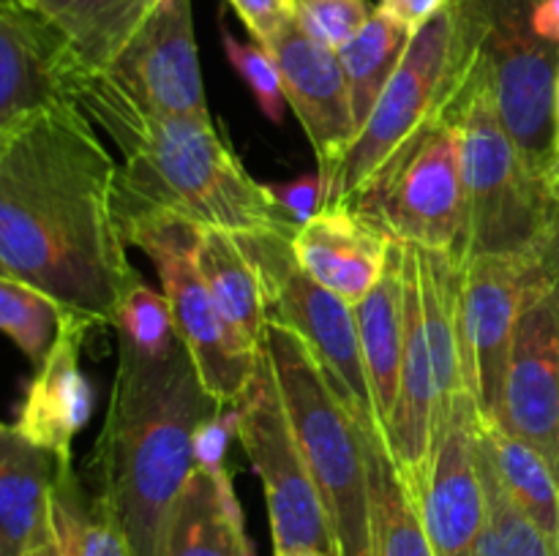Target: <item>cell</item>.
Wrapping results in <instances>:
<instances>
[{"mask_svg":"<svg viewBox=\"0 0 559 556\" xmlns=\"http://www.w3.org/2000/svg\"><path fill=\"white\" fill-rule=\"evenodd\" d=\"M74 101L118 145V205L158 207L202 227L257 232L295 227L271 189L246 172L211 114H158L140 107L104 71H80Z\"/></svg>","mask_w":559,"mask_h":556,"instance_id":"3957f363","label":"cell"},{"mask_svg":"<svg viewBox=\"0 0 559 556\" xmlns=\"http://www.w3.org/2000/svg\"><path fill=\"white\" fill-rule=\"evenodd\" d=\"M49 556H134L109 501L60 463L52 485V548Z\"/></svg>","mask_w":559,"mask_h":556,"instance_id":"83f0119b","label":"cell"},{"mask_svg":"<svg viewBox=\"0 0 559 556\" xmlns=\"http://www.w3.org/2000/svg\"><path fill=\"white\" fill-rule=\"evenodd\" d=\"M533 256L546 267V270L555 273L559 278V207L557 205H555V218H551L549 223V232H546V238L540 240L538 251H535Z\"/></svg>","mask_w":559,"mask_h":556,"instance_id":"60d3db41","label":"cell"},{"mask_svg":"<svg viewBox=\"0 0 559 556\" xmlns=\"http://www.w3.org/2000/svg\"><path fill=\"white\" fill-rule=\"evenodd\" d=\"M360 358L371 387L377 423L385 428L399 390L404 349V243L393 240L380 281L353 305Z\"/></svg>","mask_w":559,"mask_h":556,"instance_id":"cb8c5ba5","label":"cell"},{"mask_svg":"<svg viewBox=\"0 0 559 556\" xmlns=\"http://www.w3.org/2000/svg\"><path fill=\"white\" fill-rule=\"evenodd\" d=\"M369 458L371 556H437L420 518L418 496L399 472L382 425L358 420Z\"/></svg>","mask_w":559,"mask_h":556,"instance_id":"d4e9b609","label":"cell"},{"mask_svg":"<svg viewBox=\"0 0 559 556\" xmlns=\"http://www.w3.org/2000/svg\"><path fill=\"white\" fill-rule=\"evenodd\" d=\"M374 9L369 0H295V20L311 38L338 52L358 36Z\"/></svg>","mask_w":559,"mask_h":556,"instance_id":"e575fe53","label":"cell"},{"mask_svg":"<svg viewBox=\"0 0 559 556\" xmlns=\"http://www.w3.org/2000/svg\"><path fill=\"white\" fill-rule=\"evenodd\" d=\"M197 270L207 292L222 309L224 319L235 327L249 347L265 349L267 305L262 281L246 251L240 249L235 232L216 227H202L194 249Z\"/></svg>","mask_w":559,"mask_h":556,"instance_id":"4316f807","label":"cell"},{"mask_svg":"<svg viewBox=\"0 0 559 556\" xmlns=\"http://www.w3.org/2000/svg\"><path fill=\"white\" fill-rule=\"evenodd\" d=\"M546 458L559 480V278L530 259L497 420Z\"/></svg>","mask_w":559,"mask_h":556,"instance_id":"7c38bea8","label":"cell"},{"mask_svg":"<svg viewBox=\"0 0 559 556\" xmlns=\"http://www.w3.org/2000/svg\"><path fill=\"white\" fill-rule=\"evenodd\" d=\"M495 109L530 172L549 185L557 161L559 47L533 31L535 0H456Z\"/></svg>","mask_w":559,"mask_h":556,"instance_id":"ba28073f","label":"cell"},{"mask_svg":"<svg viewBox=\"0 0 559 556\" xmlns=\"http://www.w3.org/2000/svg\"><path fill=\"white\" fill-rule=\"evenodd\" d=\"M467 47V74L459 87L464 178L462 262L475 256L533 259L555 218V202L549 185L530 172L502 125L469 36Z\"/></svg>","mask_w":559,"mask_h":556,"instance_id":"5b68a950","label":"cell"},{"mask_svg":"<svg viewBox=\"0 0 559 556\" xmlns=\"http://www.w3.org/2000/svg\"><path fill=\"white\" fill-rule=\"evenodd\" d=\"M437 418V382L431 365L429 338L420 305L418 270L409 245H404V349L399 390L388 418L385 434L388 450L396 461L399 472L409 488H418L431 461Z\"/></svg>","mask_w":559,"mask_h":556,"instance_id":"d6986e66","label":"cell"},{"mask_svg":"<svg viewBox=\"0 0 559 556\" xmlns=\"http://www.w3.org/2000/svg\"><path fill=\"white\" fill-rule=\"evenodd\" d=\"M112 330L118 333V343L151 358L169 352L180 341L164 292L151 289L142 278L120 303Z\"/></svg>","mask_w":559,"mask_h":556,"instance_id":"d6a6232c","label":"cell"},{"mask_svg":"<svg viewBox=\"0 0 559 556\" xmlns=\"http://www.w3.org/2000/svg\"><path fill=\"white\" fill-rule=\"evenodd\" d=\"M527 265L530 259L511 256H475L462 262L459 325L464 385L484 423H495L500 412Z\"/></svg>","mask_w":559,"mask_h":556,"instance_id":"4fadbf2b","label":"cell"},{"mask_svg":"<svg viewBox=\"0 0 559 556\" xmlns=\"http://www.w3.org/2000/svg\"><path fill=\"white\" fill-rule=\"evenodd\" d=\"M222 44L224 52H227L229 65L243 76L249 90L254 93L260 112L265 114L273 125H282L284 109H287V96H284L282 74H278V65L276 60H273V55L257 41H238L224 22Z\"/></svg>","mask_w":559,"mask_h":556,"instance_id":"836d02e7","label":"cell"},{"mask_svg":"<svg viewBox=\"0 0 559 556\" xmlns=\"http://www.w3.org/2000/svg\"><path fill=\"white\" fill-rule=\"evenodd\" d=\"M0 556H5V548H3V540H0Z\"/></svg>","mask_w":559,"mask_h":556,"instance_id":"ee69618b","label":"cell"},{"mask_svg":"<svg viewBox=\"0 0 559 556\" xmlns=\"http://www.w3.org/2000/svg\"><path fill=\"white\" fill-rule=\"evenodd\" d=\"M240 423V403L238 407H222L216 414L202 420V425L194 434V467L205 472H229L227 469V450L229 439L238 436Z\"/></svg>","mask_w":559,"mask_h":556,"instance_id":"d590c367","label":"cell"},{"mask_svg":"<svg viewBox=\"0 0 559 556\" xmlns=\"http://www.w3.org/2000/svg\"><path fill=\"white\" fill-rule=\"evenodd\" d=\"M265 354L300 456L325 505L336 556H371L369 458L358 420L293 330L267 322Z\"/></svg>","mask_w":559,"mask_h":556,"instance_id":"277c9868","label":"cell"},{"mask_svg":"<svg viewBox=\"0 0 559 556\" xmlns=\"http://www.w3.org/2000/svg\"><path fill=\"white\" fill-rule=\"evenodd\" d=\"M448 3H451V0H380L377 9H380L382 14L391 16V20L402 22L407 31L415 33L418 27H424L431 16L440 14Z\"/></svg>","mask_w":559,"mask_h":556,"instance_id":"f35d334b","label":"cell"},{"mask_svg":"<svg viewBox=\"0 0 559 556\" xmlns=\"http://www.w3.org/2000/svg\"><path fill=\"white\" fill-rule=\"evenodd\" d=\"M262 47L276 60L287 107L304 125L322 180H328L358 134L338 52L311 38L298 20L284 25Z\"/></svg>","mask_w":559,"mask_h":556,"instance_id":"2e32d148","label":"cell"},{"mask_svg":"<svg viewBox=\"0 0 559 556\" xmlns=\"http://www.w3.org/2000/svg\"><path fill=\"white\" fill-rule=\"evenodd\" d=\"M267 189H271V196L282 216L293 221L295 227H304L306 221H311L322 210V200H325V180L320 172L300 174L289 183H273Z\"/></svg>","mask_w":559,"mask_h":556,"instance_id":"8d00e7d4","label":"cell"},{"mask_svg":"<svg viewBox=\"0 0 559 556\" xmlns=\"http://www.w3.org/2000/svg\"><path fill=\"white\" fill-rule=\"evenodd\" d=\"M469 47L456 0L413 33L396 71L325 180L322 207L353 205L382 164L459 96Z\"/></svg>","mask_w":559,"mask_h":556,"instance_id":"8992f818","label":"cell"},{"mask_svg":"<svg viewBox=\"0 0 559 556\" xmlns=\"http://www.w3.org/2000/svg\"><path fill=\"white\" fill-rule=\"evenodd\" d=\"M55 27L25 0H0V125L74 98L80 74Z\"/></svg>","mask_w":559,"mask_h":556,"instance_id":"ac0fdd59","label":"cell"},{"mask_svg":"<svg viewBox=\"0 0 559 556\" xmlns=\"http://www.w3.org/2000/svg\"><path fill=\"white\" fill-rule=\"evenodd\" d=\"M549 194H551V202L559 207V169L549 178Z\"/></svg>","mask_w":559,"mask_h":556,"instance_id":"7bdbcfd3","label":"cell"},{"mask_svg":"<svg viewBox=\"0 0 559 556\" xmlns=\"http://www.w3.org/2000/svg\"><path fill=\"white\" fill-rule=\"evenodd\" d=\"M58 458L0 423V540L5 556H49Z\"/></svg>","mask_w":559,"mask_h":556,"instance_id":"44dd1931","label":"cell"},{"mask_svg":"<svg viewBox=\"0 0 559 556\" xmlns=\"http://www.w3.org/2000/svg\"><path fill=\"white\" fill-rule=\"evenodd\" d=\"M118 218L126 243L145 251L156 265L175 333L189 349L205 390L222 407H238L265 349L249 347L207 292L194 262L202 223L142 205H118Z\"/></svg>","mask_w":559,"mask_h":556,"instance_id":"52a82bcc","label":"cell"},{"mask_svg":"<svg viewBox=\"0 0 559 556\" xmlns=\"http://www.w3.org/2000/svg\"><path fill=\"white\" fill-rule=\"evenodd\" d=\"M118 169L74 98L0 125V265L96 330L115 325L140 281L118 218Z\"/></svg>","mask_w":559,"mask_h":556,"instance_id":"6da1fadb","label":"cell"},{"mask_svg":"<svg viewBox=\"0 0 559 556\" xmlns=\"http://www.w3.org/2000/svg\"><path fill=\"white\" fill-rule=\"evenodd\" d=\"M63 316V305L41 289L14 276H0V333H5L33 365L47 358Z\"/></svg>","mask_w":559,"mask_h":556,"instance_id":"4dcf8cb0","label":"cell"},{"mask_svg":"<svg viewBox=\"0 0 559 556\" xmlns=\"http://www.w3.org/2000/svg\"><path fill=\"white\" fill-rule=\"evenodd\" d=\"M82 71H107L158 9L156 0H33Z\"/></svg>","mask_w":559,"mask_h":556,"instance_id":"484cf974","label":"cell"},{"mask_svg":"<svg viewBox=\"0 0 559 556\" xmlns=\"http://www.w3.org/2000/svg\"><path fill=\"white\" fill-rule=\"evenodd\" d=\"M555 129H557V161H555V169H551V174L559 169V71H557V93H555Z\"/></svg>","mask_w":559,"mask_h":556,"instance_id":"b9f144b4","label":"cell"},{"mask_svg":"<svg viewBox=\"0 0 559 556\" xmlns=\"http://www.w3.org/2000/svg\"><path fill=\"white\" fill-rule=\"evenodd\" d=\"M162 556H254L233 474L194 467L169 510Z\"/></svg>","mask_w":559,"mask_h":556,"instance_id":"7402d4cb","label":"cell"},{"mask_svg":"<svg viewBox=\"0 0 559 556\" xmlns=\"http://www.w3.org/2000/svg\"><path fill=\"white\" fill-rule=\"evenodd\" d=\"M480 478L486 488V527L475 556H559L544 532L519 510L497 480L489 458L478 442Z\"/></svg>","mask_w":559,"mask_h":556,"instance_id":"1f68e13d","label":"cell"},{"mask_svg":"<svg viewBox=\"0 0 559 556\" xmlns=\"http://www.w3.org/2000/svg\"><path fill=\"white\" fill-rule=\"evenodd\" d=\"M238 439L265 488L273 554L336 556L325 505L300 456L265 352L240 401Z\"/></svg>","mask_w":559,"mask_h":556,"instance_id":"8fae6325","label":"cell"},{"mask_svg":"<svg viewBox=\"0 0 559 556\" xmlns=\"http://www.w3.org/2000/svg\"><path fill=\"white\" fill-rule=\"evenodd\" d=\"M218 409L183 341L156 358L118 343L93 483L134 556H162L169 510L194 472V434Z\"/></svg>","mask_w":559,"mask_h":556,"instance_id":"7a4b0ae2","label":"cell"},{"mask_svg":"<svg viewBox=\"0 0 559 556\" xmlns=\"http://www.w3.org/2000/svg\"><path fill=\"white\" fill-rule=\"evenodd\" d=\"M293 556H322V554H293Z\"/></svg>","mask_w":559,"mask_h":556,"instance_id":"bcb514c9","label":"cell"},{"mask_svg":"<svg viewBox=\"0 0 559 556\" xmlns=\"http://www.w3.org/2000/svg\"><path fill=\"white\" fill-rule=\"evenodd\" d=\"M478 420L473 396H464L437 434L429 469L415 488L420 518L437 556H475L486 527Z\"/></svg>","mask_w":559,"mask_h":556,"instance_id":"9a60e30c","label":"cell"},{"mask_svg":"<svg viewBox=\"0 0 559 556\" xmlns=\"http://www.w3.org/2000/svg\"><path fill=\"white\" fill-rule=\"evenodd\" d=\"M295 229L298 227H271L235 238L260 276L271 322L293 330L314 352L355 420L374 418L353 305L300 267L293 251Z\"/></svg>","mask_w":559,"mask_h":556,"instance_id":"30bf717a","label":"cell"},{"mask_svg":"<svg viewBox=\"0 0 559 556\" xmlns=\"http://www.w3.org/2000/svg\"><path fill=\"white\" fill-rule=\"evenodd\" d=\"M257 44H267L295 20V0H227Z\"/></svg>","mask_w":559,"mask_h":556,"instance_id":"74e56055","label":"cell"},{"mask_svg":"<svg viewBox=\"0 0 559 556\" xmlns=\"http://www.w3.org/2000/svg\"><path fill=\"white\" fill-rule=\"evenodd\" d=\"M530 20H533V31L544 41L559 47V0H535Z\"/></svg>","mask_w":559,"mask_h":556,"instance_id":"ab89813d","label":"cell"},{"mask_svg":"<svg viewBox=\"0 0 559 556\" xmlns=\"http://www.w3.org/2000/svg\"><path fill=\"white\" fill-rule=\"evenodd\" d=\"M104 74L151 112L211 114L191 0H164Z\"/></svg>","mask_w":559,"mask_h":556,"instance_id":"5bb4252c","label":"cell"},{"mask_svg":"<svg viewBox=\"0 0 559 556\" xmlns=\"http://www.w3.org/2000/svg\"><path fill=\"white\" fill-rule=\"evenodd\" d=\"M96 330L85 316L66 311L47 358L36 365L25 398L11 428L41 447L60 463H71L74 439L93 414V385L82 371L80 358L87 333Z\"/></svg>","mask_w":559,"mask_h":556,"instance_id":"e0dca14e","label":"cell"},{"mask_svg":"<svg viewBox=\"0 0 559 556\" xmlns=\"http://www.w3.org/2000/svg\"><path fill=\"white\" fill-rule=\"evenodd\" d=\"M353 210L391 240L464 254V178L459 96L404 142L355 196Z\"/></svg>","mask_w":559,"mask_h":556,"instance_id":"9c48e42d","label":"cell"},{"mask_svg":"<svg viewBox=\"0 0 559 556\" xmlns=\"http://www.w3.org/2000/svg\"><path fill=\"white\" fill-rule=\"evenodd\" d=\"M391 245L382 229L347 205L322 207L293 234L300 267L349 305L380 281Z\"/></svg>","mask_w":559,"mask_h":556,"instance_id":"ffe728a7","label":"cell"},{"mask_svg":"<svg viewBox=\"0 0 559 556\" xmlns=\"http://www.w3.org/2000/svg\"><path fill=\"white\" fill-rule=\"evenodd\" d=\"M418 270L420 305H424L426 338L437 382L435 439L453 414V407L469 396L462 365V325H459V294H462V262L445 251L409 245Z\"/></svg>","mask_w":559,"mask_h":556,"instance_id":"603a6c76","label":"cell"},{"mask_svg":"<svg viewBox=\"0 0 559 556\" xmlns=\"http://www.w3.org/2000/svg\"><path fill=\"white\" fill-rule=\"evenodd\" d=\"M0 276H9V273H5V267H3V265H0Z\"/></svg>","mask_w":559,"mask_h":556,"instance_id":"f6af8a7d","label":"cell"},{"mask_svg":"<svg viewBox=\"0 0 559 556\" xmlns=\"http://www.w3.org/2000/svg\"><path fill=\"white\" fill-rule=\"evenodd\" d=\"M25 3H31V5H33V0H25Z\"/></svg>","mask_w":559,"mask_h":556,"instance_id":"7dc6e473","label":"cell"},{"mask_svg":"<svg viewBox=\"0 0 559 556\" xmlns=\"http://www.w3.org/2000/svg\"><path fill=\"white\" fill-rule=\"evenodd\" d=\"M409 38H413V31H407L402 22L391 20L380 9H374V14L360 27L358 36L338 49L358 131L371 114V109H374L377 98L385 90L393 71H396Z\"/></svg>","mask_w":559,"mask_h":556,"instance_id":"f546056e","label":"cell"},{"mask_svg":"<svg viewBox=\"0 0 559 556\" xmlns=\"http://www.w3.org/2000/svg\"><path fill=\"white\" fill-rule=\"evenodd\" d=\"M478 442L513 505L549 537L559 554V480L555 469L535 447L500 425L478 420Z\"/></svg>","mask_w":559,"mask_h":556,"instance_id":"f1b7e54d","label":"cell"}]
</instances>
